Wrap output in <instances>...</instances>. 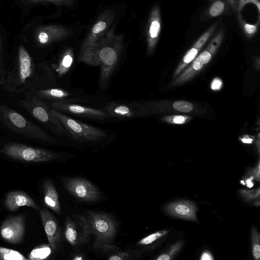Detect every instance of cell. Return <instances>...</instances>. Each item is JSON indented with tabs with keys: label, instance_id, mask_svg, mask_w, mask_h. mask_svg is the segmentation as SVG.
I'll list each match as a JSON object with an SVG mask.
<instances>
[{
	"label": "cell",
	"instance_id": "cell-1",
	"mask_svg": "<svg viewBox=\"0 0 260 260\" xmlns=\"http://www.w3.org/2000/svg\"><path fill=\"white\" fill-rule=\"evenodd\" d=\"M124 50V35H115L113 29L96 43L81 49L79 60L89 65L100 66L99 87L104 90L120 62Z\"/></svg>",
	"mask_w": 260,
	"mask_h": 260
},
{
	"label": "cell",
	"instance_id": "cell-2",
	"mask_svg": "<svg viewBox=\"0 0 260 260\" xmlns=\"http://www.w3.org/2000/svg\"><path fill=\"white\" fill-rule=\"evenodd\" d=\"M53 115L61 123L68 135L81 143H100L107 137L104 130L73 119V118L51 108Z\"/></svg>",
	"mask_w": 260,
	"mask_h": 260
},
{
	"label": "cell",
	"instance_id": "cell-3",
	"mask_svg": "<svg viewBox=\"0 0 260 260\" xmlns=\"http://www.w3.org/2000/svg\"><path fill=\"white\" fill-rule=\"evenodd\" d=\"M84 215L95 241L94 248L97 249L113 242L117 233V226L111 216L103 212L93 211H87Z\"/></svg>",
	"mask_w": 260,
	"mask_h": 260
},
{
	"label": "cell",
	"instance_id": "cell-4",
	"mask_svg": "<svg viewBox=\"0 0 260 260\" xmlns=\"http://www.w3.org/2000/svg\"><path fill=\"white\" fill-rule=\"evenodd\" d=\"M0 115L5 124L17 133L49 143H54L55 141L54 138L40 127L26 120L19 113L6 106L0 105Z\"/></svg>",
	"mask_w": 260,
	"mask_h": 260
},
{
	"label": "cell",
	"instance_id": "cell-5",
	"mask_svg": "<svg viewBox=\"0 0 260 260\" xmlns=\"http://www.w3.org/2000/svg\"><path fill=\"white\" fill-rule=\"evenodd\" d=\"M1 152L10 158L28 162H48L61 157L59 154L50 151L15 143L6 145Z\"/></svg>",
	"mask_w": 260,
	"mask_h": 260
},
{
	"label": "cell",
	"instance_id": "cell-6",
	"mask_svg": "<svg viewBox=\"0 0 260 260\" xmlns=\"http://www.w3.org/2000/svg\"><path fill=\"white\" fill-rule=\"evenodd\" d=\"M19 103L53 133L63 137L68 136L61 123L52 113L51 108L38 98L21 101Z\"/></svg>",
	"mask_w": 260,
	"mask_h": 260
},
{
	"label": "cell",
	"instance_id": "cell-7",
	"mask_svg": "<svg viewBox=\"0 0 260 260\" xmlns=\"http://www.w3.org/2000/svg\"><path fill=\"white\" fill-rule=\"evenodd\" d=\"M66 190L80 201L92 203L99 201L102 194L90 181L81 177H66L63 179Z\"/></svg>",
	"mask_w": 260,
	"mask_h": 260
},
{
	"label": "cell",
	"instance_id": "cell-8",
	"mask_svg": "<svg viewBox=\"0 0 260 260\" xmlns=\"http://www.w3.org/2000/svg\"><path fill=\"white\" fill-rule=\"evenodd\" d=\"M116 18V10L108 8L102 11L89 30L82 44L81 49L96 43L114 29Z\"/></svg>",
	"mask_w": 260,
	"mask_h": 260
},
{
	"label": "cell",
	"instance_id": "cell-9",
	"mask_svg": "<svg viewBox=\"0 0 260 260\" xmlns=\"http://www.w3.org/2000/svg\"><path fill=\"white\" fill-rule=\"evenodd\" d=\"M75 220L70 217L66 218L65 237L73 246L84 244L89 239L91 232L84 214L74 215Z\"/></svg>",
	"mask_w": 260,
	"mask_h": 260
},
{
	"label": "cell",
	"instance_id": "cell-10",
	"mask_svg": "<svg viewBox=\"0 0 260 260\" xmlns=\"http://www.w3.org/2000/svg\"><path fill=\"white\" fill-rule=\"evenodd\" d=\"M52 108L66 115L86 118L91 120L104 121L111 117L103 110L83 106L73 102L55 101Z\"/></svg>",
	"mask_w": 260,
	"mask_h": 260
},
{
	"label": "cell",
	"instance_id": "cell-11",
	"mask_svg": "<svg viewBox=\"0 0 260 260\" xmlns=\"http://www.w3.org/2000/svg\"><path fill=\"white\" fill-rule=\"evenodd\" d=\"M103 110L110 117L120 120H133L145 113L143 105L129 102L111 101L107 103Z\"/></svg>",
	"mask_w": 260,
	"mask_h": 260
},
{
	"label": "cell",
	"instance_id": "cell-12",
	"mask_svg": "<svg viewBox=\"0 0 260 260\" xmlns=\"http://www.w3.org/2000/svg\"><path fill=\"white\" fill-rule=\"evenodd\" d=\"M25 217L18 215L9 218L0 227V234L3 240L13 245L20 244L25 233Z\"/></svg>",
	"mask_w": 260,
	"mask_h": 260
},
{
	"label": "cell",
	"instance_id": "cell-13",
	"mask_svg": "<svg viewBox=\"0 0 260 260\" xmlns=\"http://www.w3.org/2000/svg\"><path fill=\"white\" fill-rule=\"evenodd\" d=\"M39 212L49 245L54 251H57L62 241L61 228L59 222L48 210L42 209Z\"/></svg>",
	"mask_w": 260,
	"mask_h": 260
},
{
	"label": "cell",
	"instance_id": "cell-14",
	"mask_svg": "<svg viewBox=\"0 0 260 260\" xmlns=\"http://www.w3.org/2000/svg\"><path fill=\"white\" fill-rule=\"evenodd\" d=\"M73 33L72 30L63 26H47L40 30L37 40L40 44L46 46L66 40Z\"/></svg>",
	"mask_w": 260,
	"mask_h": 260
},
{
	"label": "cell",
	"instance_id": "cell-15",
	"mask_svg": "<svg viewBox=\"0 0 260 260\" xmlns=\"http://www.w3.org/2000/svg\"><path fill=\"white\" fill-rule=\"evenodd\" d=\"M6 207L14 212L20 207L28 206L40 210L39 207L28 194L21 191H12L6 196L5 201Z\"/></svg>",
	"mask_w": 260,
	"mask_h": 260
},
{
	"label": "cell",
	"instance_id": "cell-16",
	"mask_svg": "<svg viewBox=\"0 0 260 260\" xmlns=\"http://www.w3.org/2000/svg\"><path fill=\"white\" fill-rule=\"evenodd\" d=\"M167 210L172 215L186 220L197 221L195 205L188 201H181L172 203L167 207Z\"/></svg>",
	"mask_w": 260,
	"mask_h": 260
},
{
	"label": "cell",
	"instance_id": "cell-17",
	"mask_svg": "<svg viewBox=\"0 0 260 260\" xmlns=\"http://www.w3.org/2000/svg\"><path fill=\"white\" fill-rule=\"evenodd\" d=\"M18 70L17 82L19 85L25 84L32 75L33 63L30 56L23 46L19 49Z\"/></svg>",
	"mask_w": 260,
	"mask_h": 260
},
{
	"label": "cell",
	"instance_id": "cell-18",
	"mask_svg": "<svg viewBox=\"0 0 260 260\" xmlns=\"http://www.w3.org/2000/svg\"><path fill=\"white\" fill-rule=\"evenodd\" d=\"M44 202L56 213L59 214L61 212V207L59 196L55 186L50 180H46L43 184Z\"/></svg>",
	"mask_w": 260,
	"mask_h": 260
},
{
	"label": "cell",
	"instance_id": "cell-19",
	"mask_svg": "<svg viewBox=\"0 0 260 260\" xmlns=\"http://www.w3.org/2000/svg\"><path fill=\"white\" fill-rule=\"evenodd\" d=\"M38 96L40 98L49 99L55 101L73 102L72 99L73 94L72 92L62 88H52L41 90L38 91Z\"/></svg>",
	"mask_w": 260,
	"mask_h": 260
},
{
	"label": "cell",
	"instance_id": "cell-20",
	"mask_svg": "<svg viewBox=\"0 0 260 260\" xmlns=\"http://www.w3.org/2000/svg\"><path fill=\"white\" fill-rule=\"evenodd\" d=\"M74 61V50L72 48L65 49L55 68L58 76L61 78L66 75L73 66Z\"/></svg>",
	"mask_w": 260,
	"mask_h": 260
},
{
	"label": "cell",
	"instance_id": "cell-21",
	"mask_svg": "<svg viewBox=\"0 0 260 260\" xmlns=\"http://www.w3.org/2000/svg\"><path fill=\"white\" fill-rule=\"evenodd\" d=\"M52 253V248L49 245H42L34 249L29 255L30 260H41L48 258Z\"/></svg>",
	"mask_w": 260,
	"mask_h": 260
},
{
	"label": "cell",
	"instance_id": "cell-22",
	"mask_svg": "<svg viewBox=\"0 0 260 260\" xmlns=\"http://www.w3.org/2000/svg\"><path fill=\"white\" fill-rule=\"evenodd\" d=\"M0 260H27L28 259L16 251L0 247Z\"/></svg>",
	"mask_w": 260,
	"mask_h": 260
},
{
	"label": "cell",
	"instance_id": "cell-23",
	"mask_svg": "<svg viewBox=\"0 0 260 260\" xmlns=\"http://www.w3.org/2000/svg\"><path fill=\"white\" fill-rule=\"evenodd\" d=\"M152 20L149 28V46L150 50L152 49L155 42L154 40L158 37L161 28L160 23L157 19L153 18Z\"/></svg>",
	"mask_w": 260,
	"mask_h": 260
},
{
	"label": "cell",
	"instance_id": "cell-24",
	"mask_svg": "<svg viewBox=\"0 0 260 260\" xmlns=\"http://www.w3.org/2000/svg\"><path fill=\"white\" fill-rule=\"evenodd\" d=\"M168 233V231H161L153 233L138 241L137 243V245L148 246L152 244L153 243L163 237V236L166 235Z\"/></svg>",
	"mask_w": 260,
	"mask_h": 260
},
{
	"label": "cell",
	"instance_id": "cell-25",
	"mask_svg": "<svg viewBox=\"0 0 260 260\" xmlns=\"http://www.w3.org/2000/svg\"><path fill=\"white\" fill-rule=\"evenodd\" d=\"M134 254L129 252L122 251L118 249L110 253L108 258L109 260H125L134 259Z\"/></svg>",
	"mask_w": 260,
	"mask_h": 260
},
{
	"label": "cell",
	"instance_id": "cell-26",
	"mask_svg": "<svg viewBox=\"0 0 260 260\" xmlns=\"http://www.w3.org/2000/svg\"><path fill=\"white\" fill-rule=\"evenodd\" d=\"M253 252L255 259L259 260L260 258V234L256 229H254L252 234Z\"/></svg>",
	"mask_w": 260,
	"mask_h": 260
},
{
	"label": "cell",
	"instance_id": "cell-27",
	"mask_svg": "<svg viewBox=\"0 0 260 260\" xmlns=\"http://www.w3.org/2000/svg\"><path fill=\"white\" fill-rule=\"evenodd\" d=\"M211 58V54L208 52H204L194 61L193 67L195 70H200L203 65L208 63Z\"/></svg>",
	"mask_w": 260,
	"mask_h": 260
},
{
	"label": "cell",
	"instance_id": "cell-28",
	"mask_svg": "<svg viewBox=\"0 0 260 260\" xmlns=\"http://www.w3.org/2000/svg\"><path fill=\"white\" fill-rule=\"evenodd\" d=\"M173 107L176 110L183 112H190L193 109V106L191 103L182 101L175 102Z\"/></svg>",
	"mask_w": 260,
	"mask_h": 260
},
{
	"label": "cell",
	"instance_id": "cell-29",
	"mask_svg": "<svg viewBox=\"0 0 260 260\" xmlns=\"http://www.w3.org/2000/svg\"><path fill=\"white\" fill-rule=\"evenodd\" d=\"M35 2H51L59 5L72 7L75 4V0H31Z\"/></svg>",
	"mask_w": 260,
	"mask_h": 260
},
{
	"label": "cell",
	"instance_id": "cell-30",
	"mask_svg": "<svg viewBox=\"0 0 260 260\" xmlns=\"http://www.w3.org/2000/svg\"><path fill=\"white\" fill-rule=\"evenodd\" d=\"M224 10V4L221 1L215 2L210 9V13L212 16H216L220 15Z\"/></svg>",
	"mask_w": 260,
	"mask_h": 260
},
{
	"label": "cell",
	"instance_id": "cell-31",
	"mask_svg": "<svg viewBox=\"0 0 260 260\" xmlns=\"http://www.w3.org/2000/svg\"><path fill=\"white\" fill-rule=\"evenodd\" d=\"M242 195L248 200H252L259 197L260 195V188H258L257 190L251 191L247 192L245 190H241Z\"/></svg>",
	"mask_w": 260,
	"mask_h": 260
},
{
	"label": "cell",
	"instance_id": "cell-32",
	"mask_svg": "<svg viewBox=\"0 0 260 260\" xmlns=\"http://www.w3.org/2000/svg\"><path fill=\"white\" fill-rule=\"evenodd\" d=\"M197 54L198 50L196 49L193 48L191 49L184 56L183 59L184 62L186 64L190 63L195 58Z\"/></svg>",
	"mask_w": 260,
	"mask_h": 260
},
{
	"label": "cell",
	"instance_id": "cell-33",
	"mask_svg": "<svg viewBox=\"0 0 260 260\" xmlns=\"http://www.w3.org/2000/svg\"><path fill=\"white\" fill-rule=\"evenodd\" d=\"M210 34L209 33L204 34L199 41L195 44V46L197 48H200V47L204 44L207 39L208 38Z\"/></svg>",
	"mask_w": 260,
	"mask_h": 260
},
{
	"label": "cell",
	"instance_id": "cell-34",
	"mask_svg": "<svg viewBox=\"0 0 260 260\" xmlns=\"http://www.w3.org/2000/svg\"><path fill=\"white\" fill-rule=\"evenodd\" d=\"M214 259L213 256L208 252H204L200 258L201 260H213Z\"/></svg>",
	"mask_w": 260,
	"mask_h": 260
},
{
	"label": "cell",
	"instance_id": "cell-35",
	"mask_svg": "<svg viewBox=\"0 0 260 260\" xmlns=\"http://www.w3.org/2000/svg\"><path fill=\"white\" fill-rule=\"evenodd\" d=\"M245 30L247 32L250 34H252L255 33L256 30V27L255 26L246 24L245 25Z\"/></svg>",
	"mask_w": 260,
	"mask_h": 260
},
{
	"label": "cell",
	"instance_id": "cell-36",
	"mask_svg": "<svg viewBox=\"0 0 260 260\" xmlns=\"http://www.w3.org/2000/svg\"><path fill=\"white\" fill-rule=\"evenodd\" d=\"M173 120L175 124H183L185 122V118L182 116H176L173 118Z\"/></svg>",
	"mask_w": 260,
	"mask_h": 260
},
{
	"label": "cell",
	"instance_id": "cell-37",
	"mask_svg": "<svg viewBox=\"0 0 260 260\" xmlns=\"http://www.w3.org/2000/svg\"><path fill=\"white\" fill-rule=\"evenodd\" d=\"M222 85V82L221 80L217 79L215 80L213 83H212L211 88L213 89H219Z\"/></svg>",
	"mask_w": 260,
	"mask_h": 260
},
{
	"label": "cell",
	"instance_id": "cell-38",
	"mask_svg": "<svg viewBox=\"0 0 260 260\" xmlns=\"http://www.w3.org/2000/svg\"><path fill=\"white\" fill-rule=\"evenodd\" d=\"M254 175L256 177V179L260 181V162H259L258 167L253 171Z\"/></svg>",
	"mask_w": 260,
	"mask_h": 260
},
{
	"label": "cell",
	"instance_id": "cell-39",
	"mask_svg": "<svg viewBox=\"0 0 260 260\" xmlns=\"http://www.w3.org/2000/svg\"><path fill=\"white\" fill-rule=\"evenodd\" d=\"M171 259L170 256L167 254L162 255L157 259V260H170Z\"/></svg>",
	"mask_w": 260,
	"mask_h": 260
},
{
	"label": "cell",
	"instance_id": "cell-40",
	"mask_svg": "<svg viewBox=\"0 0 260 260\" xmlns=\"http://www.w3.org/2000/svg\"><path fill=\"white\" fill-rule=\"evenodd\" d=\"M254 179V176H252L251 178H248L246 180V183L247 184V186L249 187H252L254 186V183L252 182V180Z\"/></svg>",
	"mask_w": 260,
	"mask_h": 260
},
{
	"label": "cell",
	"instance_id": "cell-41",
	"mask_svg": "<svg viewBox=\"0 0 260 260\" xmlns=\"http://www.w3.org/2000/svg\"><path fill=\"white\" fill-rule=\"evenodd\" d=\"M242 141H243V143H244L245 144H250L252 143L253 139H252L251 138H244V139H242Z\"/></svg>",
	"mask_w": 260,
	"mask_h": 260
},
{
	"label": "cell",
	"instance_id": "cell-42",
	"mask_svg": "<svg viewBox=\"0 0 260 260\" xmlns=\"http://www.w3.org/2000/svg\"><path fill=\"white\" fill-rule=\"evenodd\" d=\"M73 259L75 260H82L84 259V257L82 255H77L74 257Z\"/></svg>",
	"mask_w": 260,
	"mask_h": 260
},
{
	"label": "cell",
	"instance_id": "cell-43",
	"mask_svg": "<svg viewBox=\"0 0 260 260\" xmlns=\"http://www.w3.org/2000/svg\"><path fill=\"white\" fill-rule=\"evenodd\" d=\"M241 182H242V183H243V184H245V181H241Z\"/></svg>",
	"mask_w": 260,
	"mask_h": 260
}]
</instances>
